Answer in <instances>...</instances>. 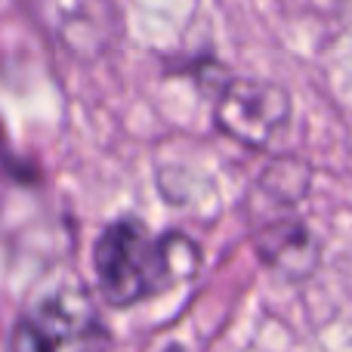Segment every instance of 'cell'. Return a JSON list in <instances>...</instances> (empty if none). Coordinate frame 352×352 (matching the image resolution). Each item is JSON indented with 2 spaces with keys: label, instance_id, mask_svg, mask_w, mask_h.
Here are the masks:
<instances>
[{
  "label": "cell",
  "instance_id": "6da1fadb",
  "mask_svg": "<svg viewBox=\"0 0 352 352\" xmlns=\"http://www.w3.org/2000/svg\"><path fill=\"white\" fill-rule=\"evenodd\" d=\"M99 291L111 306H133L155 297L198 266V250L188 238H155L140 219H118L96 241Z\"/></svg>",
  "mask_w": 352,
  "mask_h": 352
},
{
  "label": "cell",
  "instance_id": "7a4b0ae2",
  "mask_svg": "<svg viewBox=\"0 0 352 352\" xmlns=\"http://www.w3.org/2000/svg\"><path fill=\"white\" fill-rule=\"evenodd\" d=\"M102 334L96 312L80 287L43 297L16 322L10 352H96Z\"/></svg>",
  "mask_w": 352,
  "mask_h": 352
},
{
  "label": "cell",
  "instance_id": "3957f363",
  "mask_svg": "<svg viewBox=\"0 0 352 352\" xmlns=\"http://www.w3.org/2000/svg\"><path fill=\"white\" fill-rule=\"evenodd\" d=\"M217 124L241 146L269 148L291 124V99L281 87L266 80H226L217 93Z\"/></svg>",
  "mask_w": 352,
  "mask_h": 352
},
{
  "label": "cell",
  "instance_id": "277c9868",
  "mask_svg": "<svg viewBox=\"0 0 352 352\" xmlns=\"http://www.w3.org/2000/svg\"><path fill=\"white\" fill-rule=\"evenodd\" d=\"M50 31L80 59H99L121 37V22L111 0H43Z\"/></svg>",
  "mask_w": 352,
  "mask_h": 352
},
{
  "label": "cell",
  "instance_id": "5b68a950",
  "mask_svg": "<svg viewBox=\"0 0 352 352\" xmlns=\"http://www.w3.org/2000/svg\"><path fill=\"white\" fill-rule=\"evenodd\" d=\"M256 248L269 266L287 275H303L316 266V244L306 226L294 217L256 219Z\"/></svg>",
  "mask_w": 352,
  "mask_h": 352
},
{
  "label": "cell",
  "instance_id": "8992f818",
  "mask_svg": "<svg viewBox=\"0 0 352 352\" xmlns=\"http://www.w3.org/2000/svg\"><path fill=\"white\" fill-rule=\"evenodd\" d=\"M167 352H182V349H167Z\"/></svg>",
  "mask_w": 352,
  "mask_h": 352
}]
</instances>
